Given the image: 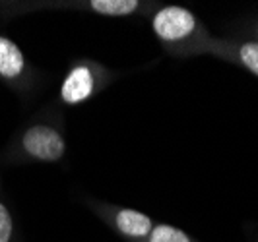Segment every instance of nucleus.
Returning <instances> with one entry per match:
<instances>
[{
    "mask_svg": "<svg viewBox=\"0 0 258 242\" xmlns=\"http://www.w3.org/2000/svg\"><path fill=\"white\" fill-rule=\"evenodd\" d=\"M31 74L22 49L10 37L0 35V82L16 91H26L31 84Z\"/></svg>",
    "mask_w": 258,
    "mask_h": 242,
    "instance_id": "nucleus-4",
    "label": "nucleus"
},
{
    "mask_svg": "<svg viewBox=\"0 0 258 242\" xmlns=\"http://www.w3.org/2000/svg\"><path fill=\"white\" fill-rule=\"evenodd\" d=\"M90 8L101 16H128L140 8L138 0H91Z\"/></svg>",
    "mask_w": 258,
    "mask_h": 242,
    "instance_id": "nucleus-6",
    "label": "nucleus"
},
{
    "mask_svg": "<svg viewBox=\"0 0 258 242\" xmlns=\"http://www.w3.org/2000/svg\"><path fill=\"white\" fill-rule=\"evenodd\" d=\"M18 149L22 157L27 161L35 163H56L64 157L66 153V141L60 134L51 124H31L27 126L20 140H18Z\"/></svg>",
    "mask_w": 258,
    "mask_h": 242,
    "instance_id": "nucleus-1",
    "label": "nucleus"
},
{
    "mask_svg": "<svg viewBox=\"0 0 258 242\" xmlns=\"http://www.w3.org/2000/svg\"><path fill=\"white\" fill-rule=\"evenodd\" d=\"M148 242H192V238L184 230L161 223V225H154Z\"/></svg>",
    "mask_w": 258,
    "mask_h": 242,
    "instance_id": "nucleus-7",
    "label": "nucleus"
},
{
    "mask_svg": "<svg viewBox=\"0 0 258 242\" xmlns=\"http://www.w3.org/2000/svg\"><path fill=\"white\" fill-rule=\"evenodd\" d=\"M113 225L122 236L134 238V240L148 238L152 229H154V221L150 217L136 211V209H128V207L116 209L115 217H113Z\"/></svg>",
    "mask_w": 258,
    "mask_h": 242,
    "instance_id": "nucleus-5",
    "label": "nucleus"
},
{
    "mask_svg": "<svg viewBox=\"0 0 258 242\" xmlns=\"http://www.w3.org/2000/svg\"><path fill=\"white\" fill-rule=\"evenodd\" d=\"M99 88V70L91 62H74L64 76L58 91V99L68 107L82 105L93 97Z\"/></svg>",
    "mask_w": 258,
    "mask_h": 242,
    "instance_id": "nucleus-3",
    "label": "nucleus"
},
{
    "mask_svg": "<svg viewBox=\"0 0 258 242\" xmlns=\"http://www.w3.org/2000/svg\"><path fill=\"white\" fill-rule=\"evenodd\" d=\"M239 60L248 72L258 76V43H245L239 49Z\"/></svg>",
    "mask_w": 258,
    "mask_h": 242,
    "instance_id": "nucleus-8",
    "label": "nucleus"
},
{
    "mask_svg": "<svg viewBox=\"0 0 258 242\" xmlns=\"http://www.w3.org/2000/svg\"><path fill=\"white\" fill-rule=\"evenodd\" d=\"M152 27L157 39L165 45H179L192 37L198 29V20L190 10L181 6H163L152 18Z\"/></svg>",
    "mask_w": 258,
    "mask_h": 242,
    "instance_id": "nucleus-2",
    "label": "nucleus"
},
{
    "mask_svg": "<svg viewBox=\"0 0 258 242\" xmlns=\"http://www.w3.org/2000/svg\"><path fill=\"white\" fill-rule=\"evenodd\" d=\"M14 240V219L10 209L4 202H0V242Z\"/></svg>",
    "mask_w": 258,
    "mask_h": 242,
    "instance_id": "nucleus-9",
    "label": "nucleus"
}]
</instances>
